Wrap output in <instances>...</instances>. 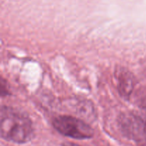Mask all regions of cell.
<instances>
[{
  "label": "cell",
  "mask_w": 146,
  "mask_h": 146,
  "mask_svg": "<svg viewBox=\"0 0 146 146\" xmlns=\"http://www.w3.org/2000/svg\"><path fill=\"white\" fill-rule=\"evenodd\" d=\"M0 122L1 136L5 141L23 144L34 138V127L31 119L19 110L2 106Z\"/></svg>",
  "instance_id": "1"
},
{
  "label": "cell",
  "mask_w": 146,
  "mask_h": 146,
  "mask_svg": "<svg viewBox=\"0 0 146 146\" xmlns=\"http://www.w3.org/2000/svg\"><path fill=\"white\" fill-rule=\"evenodd\" d=\"M53 126L61 135L77 140L90 139L94 131L84 121L70 115H59L53 120Z\"/></svg>",
  "instance_id": "2"
},
{
  "label": "cell",
  "mask_w": 146,
  "mask_h": 146,
  "mask_svg": "<svg viewBox=\"0 0 146 146\" xmlns=\"http://www.w3.org/2000/svg\"><path fill=\"white\" fill-rule=\"evenodd\" d=\"M118 125L124 136L138 146H146V118L134 113L121 114Z\"/></svg>",
  "instance_id": "3"
},
{
  "label": "cell",
  "mask_w": 146,
  "mask_h": 146,
  "mask_svg": "<svg viewBox=\"0 0 146 146\" xmlns=\"http://www.w3.org/2000/svg\"><path fill=\"white\" fill-rule=\"evenodd\" d=\"M118 91L122 96L127 98L131 94L133 88V78L130 72L124 69H119L117 72Z\"/></svg>",
  "instance_id": "4"
},
{
  "label": "cell",
  "mask_w": 146,
  "mask_h": 146,
  "mask_svg": "<svg viewBox=\"0 0 146 146\" xmlns=\"http://www.w3.org/2000/svg\"><path fill=\"white\" fill-rule=\"evenodd\" d=\"M7 85L6 84V81H4V78H1V96H4L7 95L9 94L8 89H7Z\"/></svg>",
  "instance_id": "5"
},
{
  "label": "cell",
  "mask_w": 146,
  "mask_h": 146,
  "mask_svg": "<svg viewBox=\"0 0 146 146\" xmlns=\"http://www.w3.org/2000/svg\"><path fill=\"white\" fill-rule=\"evenodd\" d=\"M61 146H80L77 144L73 143H64L62 144Z\"/></svg>",
  "instance_id": "6"
}]
</instances>
